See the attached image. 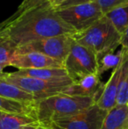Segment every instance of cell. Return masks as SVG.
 I'll list each match as a JSON object with an SVG mask.
<instances>
[{
  "label": "cell",
  "mask_w": 128,
  "mask_h": 129,
  "mask_svg": "<svg viewBox=\"0 0 128 129\" xmlns=\"http://www.w3.org/2000/svg\"><path fill=\"white\" fill-rule=\"evenodd\" d=\"M0 32L18 47L45 38L76 34L49 2L26 11L17 17H9L0 24Z\"/></svg>",
  "instance_id": "6da1fadb"
},
{
  "label": "cell",
  "mask_w": 128,
  "mask_h": 129,
  "mask_svg": "<svg viewBox=\"0 0 128 129\" xmlns=\"http://www.w3.org/2000/svg\"><path fill=\"white\" fill-rule=\"evenodd\" d=\"M93 98L65 94L63 92L36 101L34 116L42 126H49L57 119L69 117L94 105Z\"/></svg>",
  "instance_id": "7a4b0ae2"
},
{
  "label": "cell",
  "mask_w": 128,
  "mask_h": 129,
  "mask_svg": "<svg viewBox=\"0 0 128 129\" xmlns=\"http://www.w3.org/2000/svg\"><path fill=\"white\" fill-rule=\"evenodd\" d=\"M73 36L75 42L91 50L97 57L115 52L118 47H121V34L105 16L88 29Z\"/></svg>",
  "instance_id": "3957f363"
},
{
  "label": "cell",
  "mask_w": 128,
  "mask_h": 129,
  "mask_svg": "<svg viewBox=\"0 0 128 129\" xmlns=\"http://www.w3.org/2000/svg\"><path fill=\"white\" fill-rule=\"evenodd\" d=\"M0 79L5 80L20 88L21 90L32 94L35 98L36 101L64 92L74 83L71 78L48 81V80L38 79L29 77L17 76L14 75L12 72L11 73L5 72Z\"/></svg>",
  "instance_id": "277c9868"
},
{
  "label": "cell",
  "mask_w": 128,
  "mask_h": 129,
  "mask_svg": "<svg viewBox=\"0 0 128 129\" xmlns=\"http://www.w3.org/2000/svg\"><path fill=\"white\" fill-rule=\"evenodd\" d=\"M59 16L76 33L86 30L104 16L97 1L56 9Z\"/></svg>",
  "instance_id": "5b68a950"
},
{
  "label": "cell",
  "mask_w": 128,
  "mask_h": 129,
  "mask_svg": "<svg viewBox=\"0 0 128 129\" xmlns=\"http://www.w3.org/2000/svg\"><path fill=\"white\" fill-rule=\"evenodd\" d=\"M64 69L74 82L91 74H97V55L91 50L75 42L65 59Z\"/></svg>",
  "instance_id": "8992f818"
},
{
  "label": "cell",
  "mask_w": 128,
  "mask_h": 129,
  "mask_svg": "<svg viewBox=\"0 0 128 129\" xmlns=\"http://www.w3.org/2000/svg\"><path fill=\"white\" fill-rule=\"evenodd\" d=\"M73 35L74 34L54 36L32 41L18 47L17 53L37 52L64 62L75 41Z\"/></svg>",
  "instance_id": "52a82bcc"
},
{
  "label": "cell",
  "mask_w": 128,
  "mask_h": 129,
  "mask_svg": "<svg viewBox=\"0 0 128 129\" xmlns=\"http://www.w3.org/2000/svg\"><path fill=\"white\" fill-rule=\"evenodd\" d=\"M106 114V111L95 104L75 115L55 119L50 125L58 129H100Z\"/></svg>",
  "instance_id": "ba28073f"
},
{
  "label": "cell",
  "mask_w": 128,
  "mask_h": 129,
  "mask_svg": "<svg viewBox=\"0 0 128 129\" xmlns=\"http://www.w3.org/2000/svg\"><path fill=\"white\" fill-rule=\"evenodd\" d=\"M11 66L19 70L64 68L63 62L37 52L17 53L11 62Z\"/></svg>",
  "instance_id": "9c48e42d"
},
{
  "label": "cell",
  "mask_w": 128,
  "mask_h": 129,
  "mask_svg": "<svg viewBox=\"0 0 128 129\" xmlns=\"http://www.w3.org/2000/svg\"><path fill=\"white\" fill-rule=\"evenodd\" d=\"M104 83L101 81V77L97 74H91L74 82L63 92L65 94L81 97L93 98L96 101L100 98L104 90Z\"/></svg>",
  "instance_id": "30bf717a"
},
{
  "label": "cell",
  "mask_w": 128,
  "mask_h": 129,
  "mask_svg": "<svg viewBox=\"0 0 128 129\" xmlns=\"http://www.w3.org/2000/svg\"><path fill=\"white\" fill-rule=\"evenodd\" d=\"M120 75L121 68L120 64L112 70L109 80L104 83V90L100 98L97 100V105L101 109L109 112L117 105V95L120 84Z\"/></svg>",
  "instance_id": "8fae6325"
},
{
  "label": "cell",
  "mask_w": 128,
  "mask_h": 129,
  "mask_svg": "<svg viewBox=\"0 0 128 129\" xmlns=\"http://www.w3.org/2000/svg\"><path fill=\"white\" fill-rule=\"evenodd\" d=\"M128 127V106L116 105L107 112L100 129H126Z\"/></svg>",
  "instance_id": "7c38bea8"
},
{
  "label": "cell",
  "mask_w": 128,
  "mask_h": 129,
  "mask_svg": "<svg viewBox=\"0 0 128 129\" xmlns=\"http://www.w3.org/2000/svg\"><path fill=\"white\" fill-rule=\"evenodd\" d=\"M14 75L29 77L38 79L55 81L70 78L64 68H50V69H33V70H19L12 72Z\"/></svg>",
  "instance_id": "4fadbf2b"
},
{
  "label": "cell",
  "mask_w": 128,
  "mask_h": 129,
  "mask_svg": "<svg viewBox=\"0 0 128 129\" xmlns=\"http://www.w3.org/2000/svg\"><path fill=\"white\" fill-rule=\"evenodd\" d=\"M41 125L34 117L0 112V129H23Z\"/></svg>",
  "instance_id": "5bb4252c"
},
{
  "label": "cell",
  "mask_w": 128,
  "mask_h": 129,
  "mask_svg": "<svg viewBox=\"0 0 128 129\" xmlns=\"http://www.w3.org/2000/svg\"><path fill=\"white\" fill-rule=\"evenodd\" d=\"M34 104L35 103H25L0 97V112H6V113L28 115L35 118Z\"/></svg>",
  "instance_id": "9a60e30c"
},
{
  "label": "cell",
  "mask_w": 128,
  "mask_h": 129,
  "mask_svg": "<svg viewBox=\"0 0 128 129\" xmlns=\"http://www.w3.org/2000/svg\"><path fill=\"white\" fill-rule=\"evenodd\" d=\"M0 97L25 103H35L36 99L32 94L21 90L16 85L4 79H0Z\"/></svg>",
  "instance_id": "2e32d148"
},
{
  "label": "cell",
  "mask_w": 128,
  "mask_h": 129,
  "mask_svg": "<svg viewBox=\"0 0 128 129\" xmlns=\"http://www.w3.org/2000/svg\"><path fill=\"white\" fill-rule=\"evenodd\" d=\"M123 58V48L115 52L106 53L100 56H97V75L102 76L108 70H113L120 64Z\"/></svg>",
  "instance_id": "e0dca14e"
},
{
  "label": "cell",
  "mask_w": 128,
  "mask_h": 129,
  "mask_svg": "<svg viewBox=\"0 0 128 129\" xmlns=\"http://www.w3.org/2000/svg\"><path fill=\"white\" fill-rule=\"evenodd\" d=\"M120 34L128 26V2L110 11L105 15Z\"/></svg>",
  "instance_id": "ac0fdd59"
},
{
  "label": "cell",
  "mask_w": 128,
  "mask_h": 129,
  "mask_svg": "<svg viewBox=\"0 0 128 129\" xmlns=\"http://www.w3.org/2000/svg\"><path fill=\"white\" fill-rule=\"evenodd\" d=\"M17 45L0 32V65L5 67L11 66V62L17 54Z\"/></svg>",
  "instance_id": "d6986e66"
},
{
  "label": "cell",
  "mask_w": 128,
  "mask_h": 129,
  "mask_svg": "<svg viewBox=\"0 0 128 129\" xmlns=\"http://www.w3.org/2000/svg\"><path fill=\"white\" fill-rule=\"evenodd\" d=\"M50 0H23V2L20 4V5L19 6V8L17 9L15 12L12 14L10 17H17L19 14L23 13L24 12L27 10H30V9L35 8L37 6H39V5H42L46 3H48Z\"/></svg>",
  "instance_id": "ffe728a7"
},
{
  "label": "cell",
  "mask_w": 128,
  "mask_h": 129,
  "mask_svg": "<svg viewBox=\"0 0 128 129\" xmlns=\"http://www.w3.org/2000/svg\"><path fill=\"white\" fill-rule=\"evenodd\" d=\"M97 2L102 9L103 13L105 15L110 11L113 10L119 5L127 3L128 0H97Z\"/></svg>",
  "instance_id": "44dd1931"
},
{
  "label": "cell",
  "mask_w": 128,
  "mask_h": 129,
  "mask_svg": "<svg viewBox=\"0 0 128 129\" xmlns=\"http://www.w3.org/2000/svg\"><path fill=\"white\" fill-rule=\"evenodd\" d=\"M97 1V0H67L64 3H62L58 8H63V7H68V6H72V5H81V4H85V3H90V2ZM56 8V9H58Z\"/></svg>",
  "instance_id": "7402d4cb"
},
{
  "label": "cell",
  "mask_w": 128,
  "mask_h": 129,
  "mask_svg": "<svg viewBox=\"0 0 128 129\" xmlns=\"http://www.w3.org/2000/svg\"><path fill=\"white\" fill-rule=\"evenodd\" d=\"M120 46L121 48L128 50V26L126 27L124 33L121 34V40H120Z\"/></svg>",
  "instance_id": "603a6c76"
},
{
  "label": "cell",
  "mask_w": 128,
  "mask_h": 129,
  "mask_svg": "<svg viewBox=\"0 0 128 129\" xmlns=\"http://www.w3.org/2000/svg\"><path fill=\"white\" fill-rule=\"evenodd\" d=\"M65 1H67V0H50L49 4L54 7V8L56 9V8H58L62 3H64Z\"/></svg>",
  "instance_id": "cb8c5ba5"
},
{
  "label": "cell",
  "mask_w": 128,
  "mask_h": 129,
  "mask_svg": "<svg viewBox=\"0 0 128 129\" xmlns=\"http://www.w3.org/2000/svg\"><path fill=\"white\" fill-rule=\"evenodd\" d=\"M23 129H48V127L42 125H37V126H26Z\"/></svg>",
  "instance_id": "d4e9b609"
},
{
  "label": "cell",
  "mask_w": 128,
  "mask_h": 129,
  "mask_svg": "<svg viewBox=\"0 0 128 129\" xmlns=\"http://www.w3.org/2000/svg\"><path fill=\"white\" fill-rule=\"evenodd\" d=\"M48 129H58L56 127V126H55L54 125H50L49 126H48Z\"/></svg>",
  "instance_id": "484cf974"
},
{
  "label": "cell",
  "mask_w": 128,
  "mask_h": 129,
  "mask_svg": "<svg viewBox=\"0 0 128 129\" xmlns=\"http://www.w3.org/2000/svg\"><path fill=\"white\" fill-rule=\"evenodd\" d=\"M127 106H128V103H127Z\"/></svg>",
  "instance_id": "4316f807"
},
{
  "label": "cell",
  "mask_w": 128,
  "mask_h": 129,
  "mask_svg": "<svg viewBox=\"0 0 128 129\" xmlns=\"http://www.w3.org/2000/svg\"><path fill=\"white\" fill-rule=\"evenodd\" d=\"M127 129H128V127H127Z\"/></svg>",
  "instance_id": "83f0119b"
},
{
  "label": "cell",
  "mask_w": 128,
  "mask_h": 129,
  "mask_svg": "<svg viewBox=\"0 0 128 129\" xmlns=\"http://www.w3.org/2000/svg\"><path fill=\"white\" fill-rule=\"evenodd\" d=\"M126 129H127V128H126Z\"/></svg>",
  "instance_id": "f1b7e54d"
}]
</instances>
